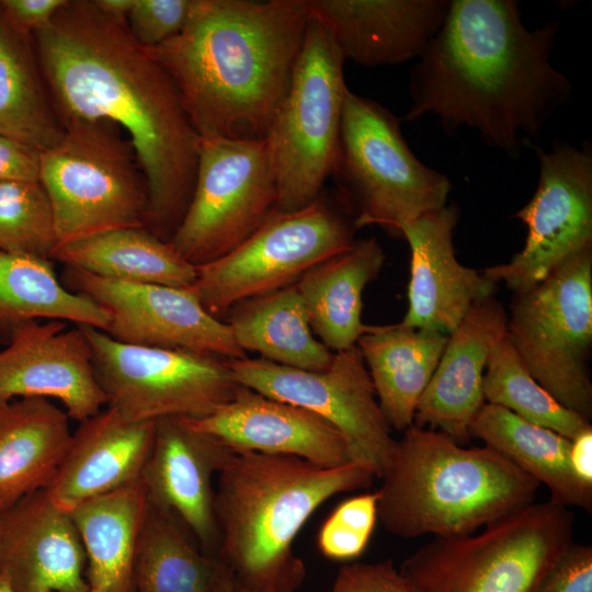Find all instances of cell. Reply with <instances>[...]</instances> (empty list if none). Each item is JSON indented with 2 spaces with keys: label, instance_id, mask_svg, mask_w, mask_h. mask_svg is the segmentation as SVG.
Here are the masks:
<instances>
[{
  "label": "cell",
  "instance_id": "6da1fadb",
  "mask_svg": "<svg viewBox=\"0 0 592 592\" xmlns=\"http://www.w3.org/2000/svg\"><path fill=\"white\" fill-rule=\"evenodd\" d=\"M33 37L61 122L125 129L148 185L144 228L170 242L192 198L200 136L168 71L93 0H67Z\"/></svg>",
  "mask_w": 592,
  "mask_h": 592
},
{
  "label": "cell",
  "instance_id": "7a4b0ae2",
  "mask_svg": "<svg viewBox=\"0 0 592 592\" xmlns=\"http://www.w3.org/2000/svg\"><path fill=\"white\" fill-rule=\"evenodd\" d=\"M558 22L528 30L512 0H453L440 31L411 70L406 119L437 116L512 158L537 139L570 100L569 80L549 61Z\"/></svg>",
  "mask_w": 592,
  "mask_h": 592
},
{
  "label": "cell",
  "instance_id": "3957f363",
  "mask_svg": "<svg viewBox=\"0 0 592 592\" xmlns=\"http://www.w3.org/2000/svg\"><path fill=\"white\" fill-rule=\"evenodd\" d=\"M309 18L308 0H193L183 29L148 49L200 138L264 139Z\"/></svg>",
  "mask_w": 592,
  "mask_h": 592
},
{
  "label": "cell",
  "instance_id": "277c9868",
  "mask_svg": "<svg viewBox=\"0 0 592 592\" xmlns=\"http://www.w3.org/2000/svg\"><path fill=\"white\" fill-rule=\"evenodd\" d=\"M376 477L357 464L323 467L303 458L234 451L217 475L214 556L236 584L296 592L306 569L293 543L331 497L367 489Z\"/></svg>",
  "mask_w": 592,
  "mask_h": 592
},
{
  "label": "cell",
  "instance_id": "5b68a950",
  "mask_svg": "<svg viewBox=\"0 0 592 592\" xmlns=\"http://www.w3.org/2000/svg\"><path fill=\"white\" fill-rule=\"evenodd\" d=\"M377 520L401 538L475 533L535 501L540 485L493 449L412 424L382 473Z\"/></svg>",
  "mask_w": 592,
  "mask_h": 592
},
{
  "label": "cell",
  "instance_id": "8992f818",
  "mask_svg": "<svg viewBox=\"0 0 592 592\" xmlns=\"http://www.w3.org/2000/svg\"><path fill=\"white\" fill-rule=\"evenodd\" d=\"M572 532L569 509L533 502L479 533L433 537L399 571L414 592H533Z\"/></svg>",
  "mask_w": 592,
  "mask_h": 592
},
{
  "label": "cell",
  "instance_id": "52a82bcc",
  "mask_svg": "<svg viewBox=\"0 0 592 592\" xmlns=\"http://www.w3.org/2000/svg\"><path fill=\"white\" fill-rule=\"evenodd\" d=\"M345 60L325 25L310 14L285 96L265 135L278 212L300 209L333 175L345 94Z\"/></svg>",
  "mask_w": 592,
  "mask_h": 592
},
{
  "label": "cell",
  "instance_id": "ba28073f",
  "mask_svg": "<svg viewBox=\"0 0 592 592\" xmlns=\"http://www.w3.org/2000/svg\"><path fill=\"white\" fill-rule=\"evenodd\" d=\"M41 152L39 181L55 215L58 243L121 228H144L148 185L129 140L107 121L69 119Z\"/></svg>",
  "mask_w": 592,
  "mask_h": 592
},
{
  "label": "cell",
  "instance_id": "9c48e42d",
  "mask_svg": "<svg viewBox=\"0 0 592 592\" xmlns=\"http://www.w3.org/2000/svg\"><path fill=\"white\" fill-rule=\"evenodd\" d=\"M400 122L379 103L348 90L333 174L358 205L356 228L376 225L400 236L403 225L447 205L448 178L414 156Z\"/></svg>",
  "mask_w": 592,
  "mask_h": 592
},
{
  "label": "cell",
  "instance_id": "30bf717a",
  "mask_svg": "<svg viewBox=\"0 0 592 592\" xmlns=\"http://www.w3.org/2000/svg\"><path fill=\"white\" fill-rule=\"evenodd\" d=\"M506 334L535 380L563 407L590 420L592 247L534 288L516 294Z\"/></svg>",
  "mask_w": 592,
  "mask_h": 592
},
{
  "label": "cell",
  "instance_id": "8fae6325",
  "mask_svg": "<svg viewBox=\"0 0 592 592\" xmlns=\"http://www.w3.org/2000/svg\"><path fill=\"white\" fill-rule=\"evenodd\" d=\"M353 228L322 194L300 209L275 210L236 249L197 266L190 289L220 319L238 303L294 285L312 266L348 250Z\"/></svg>",
  "mask_w": 592,
  "mask_h": 592
},
{
  "label": "cell",
  "instance_id": "7c38bea8",
  "mask_svg": "<svg viewBox=\"0 0 592 592\" xmlns=\"http://www.w3.org/2000/svg\"><path fill=\"white\" fill-rule=\"evenodd\" d=\"M79 326L90 342L107 408L126 420L202 419L229 402L239 386L227 360L127 344L100 329Z\"/></svg>",
  "mask_w": 592,
  "mask_h": 592
},
{
  "label": "cell",
  "instance_id": "4fadbf2b",
  "mask_svg": "<svg viewBox=\"0 0 592 592\" xmlns=\"http://www.w3.org/2000/svg\"><path fill=\"white\" fill-rule=\"evenodd\" d=\"M264 139L200 138L194 190L170 244L197 267L241 244L275 210Z\"/></svg>",
  "mask_w": 592,
  "mask_h": 592
},
{
  "label": "cell",
  "instance_id": "5bb4252c",
  "mask_svg": "<svg viewBox=\"0 0 592 592\" xmlns=\"http://www.w3.org/2000/svg\"><path fill=\"white\" fill-rule=\"evenodd\" d=\"M234 380L264 396L307 409L344 439L350 462L379 478L396 441L376 398L357 345L334 352L325 371L278 365L264 358L227 360Z\"/></svg>",
  "mask_w": 592,
  "mask_h": 592
},
{
  "label": "cell",
  "instance_id": "9a60e30c",
  "mask_svg": "<svg viewBox=\"0 0 592 592\" xmlns=\"http://www.w3.org/2000/svg\"><path fill=\"white\" fill-rule=\"evenodd\" d=\"M533 148L539 160V181L532 200L515 217L527 237L510 262L482 273L515 294L525 293L570 258L592 247V155L565 144L545 151Z\"/></svg>",
  "mask_w": 592,
  "mask_h": 592
},
{
  "label": "cell",
  "instance_id": "2e32d148",
  "mask_svg": "<svg viewBox=\"0 0 592 592\" xmlns=\"http://www.w3.org/2000/svg\"><path fill=\"white\" fill-rule=\"evenodd\" d=\"M60 281L109 312L105 333L119 342L221 360L247 357L229 325L210 315L190 287L116 281L67 266Z\"/></svg>",
  "mask_w": 592,
  "mask_h": 592
},
{
  "label": "cell",
  "instance_id": "e0dca14e",
  "mask_svg": "<svg viewBox=\"0 0 592 592\" xmlns=\"http://www.w3.org/2000/svg\"><path fill=\"white\" fill-rule=\"evenodd\" d=\"M18 398L57 400L79 422L101 411L106 398L79 325L34 320L11 330L0 351V403Z\"/></svg>",
  "mask_w": 592,
  "mask_h": 592
},
{
  "label": "cell",
  "instance_id": "ac0fdd59",
  "mask_svg": "<svg viewBox=\"0 0 592 592\" xmlns=\"http://www.w3.org/2000/svg\"><path fill=\"white\" fill-rule=\"evenodd\" d=\"M235 449L186 418L156 421L141 476L148 502L174 515L205 553L217 545L214 478Z\"/></svg>",
  "mask_w": 592,
  "mask_h": 592
},
{
  "label": "cell",
  "instance_id": "d6986e66",
  "mask_svg": "<svg viewBox=\"0 0 592 592\" xmlns=\"http://www.w3.org/2000/svg\"><path fill=\"white\" fill-rule=\"evenodd\" d=\"M86 565L71 513L45 488L0 511V574L14 592H89Z\"/></svg>",
  "mask_w": 592,
  "mask_h": 592
},
{
  "label": "cell",
  "instance_id": "ffe728a7",
  "mask_svg": "<svg viewBox=\"0 0 592 592\" xmlns=\"http://www.w3.org/2000/svg\"><path fill=\"white\" fill-rule=\"evenodd\" d=\"M458 216L455 204L445 205L400 229L411 251L405 327L449 335L474 304L492 297L497 283L456 259Z\"/></svg>",
  "mask_w": 592,
  "mask_h": 592
},
{
  "label": "cell",
  "instance_id": "44dd1931",
  "mask_svg": "<svg viewBox=\"0 0 592 592\" xmlns=\"http://www.w3.org/2000/svg\"><path fill=\"white\" fill-rule=\"evenodd\" d=\"M186 419L235 451L291 455L323 467L351 463L344 439L329 422L242 385L210 415Z\"/></svg>",
  "mask_w": 592,
  "mask_h": 592
},
{
  "label": "cell",
  "instance_id": "7402d4cb",
  "mask_svg": "<svg viewBox=\"0 0 592 592\" xmlns=\"http://www.w3.org/2000/svg\"><path fill=\"white\" fill-rule=\"evenodd\" d=\"M344 60L392 66L420 57L446 18V0H308Z\"/></svg>",
  "mask_w": 592,
  "mask_h": 592
},
{
  "label": "cell",
  "instance_id": "603a6c76",
  "mask_svg": "<svg viewBox=\"0 0 592 592\" xmlns=\"http://www.w3.org/2000/svg\"><path fill=\"white\" fill-rule=\"evenodd\" d=\"M508 316L493 297L480 300L465 315L448 340L423 391L413 424L429 426L463 444L486 402L482 377L493 345L506 333Z\"/></svg>",
  "mask_w": 592,
  "mask_h": 592
},
{
  "label": "cell",
  "instance_id": "cb8c5ba5",
  "mask_svg": "<svg viewBox=\"0 0 592 592\" xmlns=\"http://www.w3.org/2000/svg\"><path fill=\"white\" fill-rule=\"evenodd\" d=\"M156 421H130L111 408L80 422L67 453L45 488L71 512L80 504L141 481Z\"/></svg>",
  "mask_w": 592,
  "mask_h": 592
},
{
  "label": "cell",
  "instance_id": "d4e9b609",
  "mask_svg": "<svg viewBox=\"0 0 592 592\" xmlns=\"http://www.w3.org/2000/svg\"><path fill=\"white\" fill-rule=\"evenodd\" d=\"M69 419L46 398L0 403V511L48 486L71 441Z\"/></svg>",
  "mask_w": 592,
  "mask_h": 592
},
{
  "label": "cell",
  "instance_id": "484cf974",
  "mask_svg": "<svg viewBox=\"0 0 592 592\" xmlns=\"http://www.w3.org/2000/svg\"><path fill=\"white\" fill-rule=\"evenodd\" d=\"M385 253L372 237L308 270L296 283L312 332L330 351L356 345L374 326L363 323V292L377 277Z\"/></svg>",
  "mask_w": 592,
  "mask_h": 592
},
{
  "label": "cell",
  "instance_id": "4316f807",
  "mask_svg": "<svg viewBox=\"0 0 592 592\" xmlns=\"http://www.w3.org/2000/svg\"><path fill=\"white\" fill-rule=\"evenodd\" d=\"M448 335L400 322L374 326L357 340L377 401L391 429L413 424L419 400L446 345Z\"/></svg>",
  "mask_w": 592,
  "mask_h": 592
},
{
  "label": "cell",
  "instance_id": "83f0119b",
  "mask_svg": "<svg viewBox=\"0 0 592 592\" xmlns=\"http://www.w3.org/2000/svg\"><path fill=\"white\" fill-rule=\"evenodd\" d=\"M469 434L545 485L554 504L592 510V488L574 476L567 437L488 402L474 417Z\"/></svg>",
  "mask_w": 592,
  "mask_h": 592
},
{
  "label": "cell",
  "instance_id": "f1b7e54d",
  "mask_svg": "<svg viewBox=\"0 0 592 592\" xmlns=\"http://www.w3.org/2000/svg\"><path fill=\"white\" fill-rule=\"evenodd\" d=\"M147 506L139 481L70 512L86 553L89 592H134L138 539Z\"/></svg>",
  "mask_w": 592,
  "mask_h": 592
},
{
  "label": "cell",
  "instance_id": "f546056e",
  "mask_svg": "<svg viewBox=\"0 0 592 592\" xmlns=\"http://www.w3.org/2000/svg\"><path fill=\"white\" fill-rule=\"evenodd\" d=\"M239 348L293 368L321 372L333 352L314 335L296 284L238 303L227 312Z\"/></svg>",
  "mask_w": 592,
  "mask_h": 592
},
{
  "label": "cell",
  "instance_id": "4dcf8cb0",
  "mask_svg": "<svg viewBox=\"0 0 592 592\" xmlns=\"http://www.w3.org/2000/svg\"><path fill=\"white\" fill-rule=\"evenodd\" d=\"M64 129L33 34L15 29L0 11V135L42 152L59 141Z\"/></svg>",
  "mask_w": 592,
  "mask_h": 592
},
{
  "label": "cell",
  "instance_id": "1f68e13d",
  "mask_svg": "<svg viewBox=\"0 0 592 592\" xmlns=\"http://www.w3.org/2000/svg\"><path fill=\"white\" fill-rule=\"evenodd\" d=\"M52 260L100 277L190 287L196 267L145 228H121L58 243Z\"/></svg>",
  "mask_w": 592,
  "mask_h": 592
},
{
  "label": "cell",
  "instance_id": "d6a6232c",
  "mask_svg": "<svg viewBox=\"0 0 592 592\" xmlns=\"http://www.w3.org/2000/svg\"><path fill=\"white\" fill-rule=\"evenodd\" d=\"M231 582L226 568L201 549L174 515L148 502L138 539L134 592H216Z\"/></svg>",
  "mask_w": 592,
  "mask_h": 592
},
{
  "label": "cell",
  "instance_id": "836d02e7",
  "mask_svg": "<svg viewBox=\"0 0 592 592\" xmlns=\"http://www.w3.org/2000/svg\"><path fill=\"white\" fill-rule=\"evenodd\" d=\"M42 319L104 332L111 320L102 306L66 288L50 260L0 251V332Z\"/></svg>",
  "mask_w": 592,
  "mask_h": 592
},
{
  "label": "cell",
  "instance_id": "e575fe53",
  "mask_svg": "<svg viewBox=\"0 0 592 592\" xmlns=\"http://www.w3.org/2000/svg\"><path fill=\"white\" fill-rule=\"evenodd\" d=\"M485 401L568 440L592 428L590 420L567 409L528 372L505 333L491 349L482 377Z\"/></svg>",
  "mask_w": 592,
  "mask_h": 592
},
{
  "label": "cell",
  "instance_id": "d590c367",
  "mask_svg": "<svg viewBox=\"0 0 592 592\" xmlns=\"http://www.w3.org/2000/svg\"><path fill=\"white\" fill-rule=\"evenodd\" d=\"M57 244L53 205L41 181L0 182V251L52 261Z\"/></svg>",
  "mask_w": 592,
  "mask_h": 592
},
{
  "label": "cell",
  "instance_id": "8d00e7d4",
  "mask_svg": "<svg viewBox=\"0 0 592 592\" xmlns=\"http://www.w3.org/2000/svg\"><path fill=\"white\" fill-rule=\"evenodd\" d=\"M377 521V493L352 497L329 515L318 535L322 555L333 560H350L366 548Z\"/></svg>",
  "mask_w": 592,
  "mask_h": 592
},
{
  "label": "cell",
  "instance_id": "74e56055",
  "mask_svg": "<svg viewBox=\"0 0 592 592\" xmlns=\"http://www.w3.org/2000/svg\"><path fill=\"white\" fill-rule=\"evenodd\" d=\"M193 0H135L127 18L137 42L153 48L175 36L184 26Z\"/></svg>",
  "mask_w": 592,
  "mask_h": 592
},
{
  "label": "cell",
  "instance_id": "f35d334b",
  "mask_svg": "<svg viewBox=\"0 0 592 592\" xmlns=\"http://www.w3.org/2000/svg\"><path fill=\"white\" fill-rule=\"evenodd\" d=\"M331 592H414L391 559L342 566Z\"/></svg>",
  "mask_w": 592,
  "mask_h": 592
},
{
  "label": "cell",
  "instance_id": "ab89813d",
  "mask_svg": "<svg viewBox=\"0 0 592 592\" xmlns=\"http://www.w3.org/2000/svg\"><path fill=\"white\" fill-rule=\"evenodd\" d=\"M533 592H592V546L570 543Z\"/></svg>",
  "mask_w": 592,
  "mask_h": 592
},
{
  "label": "cell",
  "instance_id": "60d3db41",
  "mask_svg": "<svg viewBox=\"0 0 592 592\" xmlns=\"http://www.w3.org/2000/svg\"><path fill=\"white\" fill-rule=\"evenodd\" d=\"M41 151L0 135V182L39 181Z\"/></svg>",
  "mask_w": 592,
  "mask_h": 592
},
{
  "label": "cell",
  "instance_id": "b9f144b4",
  "mask_svg": "<svg viewBox=\"0 0 592 592\" xmlns=\"http://www.w3.org/2000/svg\"><path fill=\"white\" fill-rule=\"evenodd\" d=\"M67 0H0V11L15 29L34 34L49 25Z\"/></svg>",
  "mask_w": 592,
  "mask_h": 592
},
{
  "label": "cell",
  "instance_id": "7bdbcfd3",
  "mask_svg": "<svg viewBox=\"0 0 592 592\" xmlns=\"http://www.w3.org/2000/svg\"><path fill=\"white\" fill-rule=\"evenodd\" d=\"M569 462L580 482L592 488V428L570 441Z\"/></svg>",
  "mask_w": 592,
  "mask_h": 592
},
{
  "label": "cell",
  "instance_id": "ee69618b",
  "mask_svg": "<svg viewBox=\"0 0 592 592\" xmlns=\"http://www.w3.org/2000/svg\"><path fill=\"white\" fill-rule=\"evenodd\" d=\"M93 2L103 13L127 21L135 0H93Z\"/></svg>",
  "mask_w": 592,
  "mask_h": 592
},
{
  "label": "cell",
  "instance_id": "f6af8a7d",
  "mask_svg": "<svg viewBox=\"0 0 592 592\" xmlns=\"http://www.w3.org/2000/svg\"><path fill=\"white\" fill-rule=\"evenodd\" d=\"M216 592H253V591L244 589L242 587H239L235 582H231Z\"/></svg>",
  "mask_w": 592,
  "mask_h": 592
},
{
  "label": "cell",
  "instance_id": "bcb514c9",
  "mask_svg": "<svg viewBox=\"0 0 592 592\" xmlns=\"http://www.w3.org/2000/svg\"><path fill=\"white\" fill-rule=\"evenodd\" d=\"M0 592H14L2 574H0Z\"/></svg>",
  "mask_w": 592,
  "mask_h": 592
}]
</instances>
